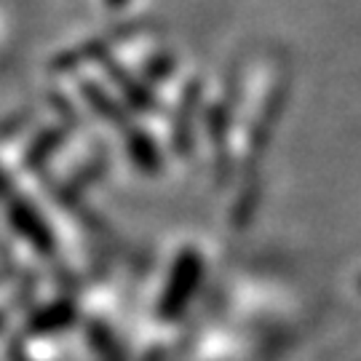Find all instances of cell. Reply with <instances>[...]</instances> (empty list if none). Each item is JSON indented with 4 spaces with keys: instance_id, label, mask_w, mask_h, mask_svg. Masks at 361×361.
Instances as JSON below:
<instances>
[{
    "instance_id": "cell-1",
    "label": "cell",
    "mask_w": 361,
    "mask_h": 361,
    "mask_svg": "<svg viewBox=\"0 0 361 361\" xmlns=\"http://www.w3.org/2000/svg\"><path fill=\"white\" fill-rule=\"evenodd\" d=\"M204 276H207V259L195 244L180 246L171 255L169 265L161 273V281L155 284L153 295H150L147 322L158 335H164L169 329L174 332L185 322L188 310L201 292Z\"/></svg>"
},
{
    "instance_id": "cell-2",
    "label": "cell",
    "mask_w": 361,
    "mask_h": 361,
    "mask_svg": "<svg viewBox=\"0 0 361 361\" xmlns=\"http://www.w3.org/2000/svg\"><path fill=\"white\" fill-rule=\"evenodd\" d=\"M27 305V286L13 276H0V308L25 310Z\"/></svg>"
},
{
    "instance_id": "cell-3",
    "label": "cell",
    "mask_w": 361,
    "mask_h": 361,
    "mask_svg": "<svg viewBox=\"0 0 361 361\" xmlns=\"http://www.w3.org/2000/svg\"><path fill=\"white\" fill-rule=\"evenodd\" d=\"M16 316H22V310H11V308H0V337L11 335L13 332V319Z\"/></svg>"
},
{
    "instance_id": "cell-4",
    "label": "cell",
    "mask_w": 361,
    "mask_h": 361,
    "mask_svg": "<svg viewBox=\"0 0 361 361\" xmlns=\"http://www.w3.org/2000/svg\"><path fill=\"white\" fill-rule=\"evenodd\" d=\"M134 0H102V6H104V11H110V13H121V11H126Z\"/></svg>"
}]
</instances>
